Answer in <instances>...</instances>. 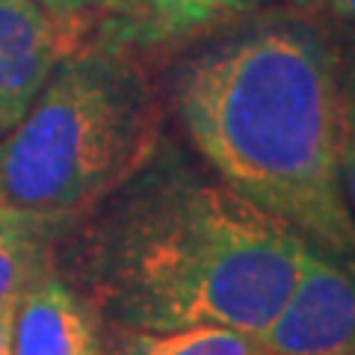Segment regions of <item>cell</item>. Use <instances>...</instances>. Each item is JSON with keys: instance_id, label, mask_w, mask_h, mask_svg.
<instances>
[{"instance_id": "obj_1", "label": "cell", "mask_w": 355, "mask_h": 355, "mask_svg": "<svg viewBox=\"0 0 355 355\" xmlns=\"http://www.w3.org/2000/svg\"><path fill=\"white\" fill-rule=\"evenodd\" d=\"M308 243L210 169L154 151L74 243V284L98 323L133 331L225 326L258 338Z\"/></svg>"}, {"instance_id": "obj_2", "label": "cell", "mask_w": 355, "mask_h": 355, "mask_svg": "<svg viewBox=\"0 0 355 355\" xmlns=\"http://www.w3.org/2000/svg\"><path fill=\"white\" fill-rule=\"evenodd\" d=\"M175 113L222 181L311 246L355 263L326 27L296 12L228 27L181 62Z\"/></svg>"}, {"instance_id": "obj_3", "label": "cell", "mask_w": 355, "mask_h": 355, "mask_svg": "<svg viewBox=\"0 0 355 355\" xmlns=\"http://www.w3.org/2000/svg\"><path fill=\"white\" fill-rule=\"evenodd\" d=\"M157 125L151 89L128 60L71 51L0 137V202L60 228L148 163Z\"/></svg>"}, {"instance_id": "obj_4", "label": "cell", "mask_w": 355, "mask_h": 355, "mask_svg": "<svg viewBox=\"0 0 355 355\" xmlns=\"http://www.w3.org/2000/svg\"><path fill=\"white\" fill-rule=\"evenodd\" d=\"M254 340L263 355L355 352V263L308 243L284 305Z\"/></svg>"}, {"instance_id": "obj_5", "label": "cell", "mask_w": 355, "mask_h": 355, "mask_svg": "<svg viewBox=\"0 0 355 355\" xmlns=\"http://www.w3.org/2000/svg\"><path fill=\"white\" fill-rule=\"evenodd\" d=\"M69 30L36 0H0V137L18 125L33 98L69 57Z\"/></svg>"}, {"instance_id": "obj_6", "label": "cell", "mask_w": 355, "mask_h": 355, "mask_svg": "<svg viewBox=\"0 0 355 355\" xmlns=\"http://www.w3.org/2000/svg\"><path fill=\"white\" fill-rule=\"evenodd\" d=\"M12 355H107L95 314L60 272L48 270L18 296Z\"/></svg>"}, {"instance_id": "obj_7", "label": "cell", "mask_w": 355, "mask_h": 355, "mask_svg": "<svg viewBox=\"0 0 355 355\" xmlns=\"http://www.w3.org/2000/svg\"><path fill=\"white\" fill-rule=\"evenodd\" d=\"M57 225L0 202V308H12L27 287L51 270Z\"/></svg>"}, {"instance_id": "obj_8", "label": "cell", "mask_w": 355, "mask_h": 355, "mask_svg": "<svg viewBox=\"0 0 355 355\" xmlns=\"http://www.w3.org/2000/svg\"><path fill=\"white\" fill-rule=\"evenodd\" d=\"M107 355H263L258 340L225 326H187L169 331L110 329Z\"/></svg>"}, {"instance_id": "obj_9", "label": "cell", "mask_w": 355, "mask_h": 355, "mask_svg": "<svg viewBox=\"0 0 355 355\" xmlns=\"http://www.w3.org/2000/svg\"><path fill=\"white\" fill-rule=\"evenodd\" d=\"M335 71V125H338V169L347 205L355 214V24L338 21L326 27Z\"/></svg>"}, {"instance_id": "obj_10", "label": "cell", "mask_w": 355, "mask_h": 355, "mask_svg": "<svg viewBox=\"0 0 355 355\" xmlns=\"http://www.w3.org/2000/svg\"><path fill=\"white\" fill-rule=\"evenodd\" d=\"M261 3L270 0H133L130 18L148 36H181ZM293 3H308V0H293Z\"/></svg>"}, {"instance_id": "obj_11", "label": "cell", "mask_w": 355, "mask_h": 355, "mask_svg": "<svg viewBox=\"0 0 355 355\" xmlns=\"http://www.w3.org/2000/svg\"><path fill=\"white\" fill-rule=\"evenodd\" d=\"M57 24L69 30L89 15H130L133 0H36Z\"/></svg>"}, {"instance_id": "obj_12", "label": "cell", "mask_w": 355, "mask_h": 355, "mask_svg": "<svg viewBox=\"0 0 355 355\" xmlns=\"http://www.w3.org/2000/svg\"><path fill=\"white\" fill-rule=\"evenodd\" d=\"M12 308H0V355H12Z\"/></svg>"}, {"instance_id": "obj_13", "label": "cell", "mask_w": 355, "mask_h": 355, "mask_svg": "<svg viewBox=\"0 0 355 355\" xmlns=\"http://www.w3.org/2000/svg\"><path fill=\"white\" fill-rule=\"evenodd\" d=\"M326 6L335 12L338 21H347V24H355V0H326Z\"/></svg>"}, {"instance_id": "obj_14", "label": "cell", "mask_w": 355, "mask_h": 355, "mask_svg": "<svg viewBox=\"0 0 355 355\" xmlns=\"http://www.w3.org/2000/svg\"><path fill=\"white\" fill-rule=\"evenodd\" d=\"M331 355H355V352H331Z\"/></svg>"}]
</instances>
